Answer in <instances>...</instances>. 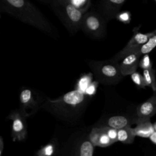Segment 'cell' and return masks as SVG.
Here are the masks:
<instances>
[{
    "label": "cell",
    "mask_w": 156,
    "mask_h": 156,
    "mask_svg": "<svg viewBox=\"0 0 156 156\" xmlns=\"http://www.w3.org/2000/svg\"><path fill=\"white\" fill-rule=\"evenodd\" d=\"M92 79L93 75L91 73H88L82 75L77 80L76 90H77L85 94L86 89L92 82Z\"/></svg>",
    "instance_id": "e0dca14e"
},
{
    "label": "cell",
    "mask_w": 156,
    "mask_h": 156,
    "mask_svg": "<svg viewBox=\"0 0 156 156\" xmlns=\"http://www.w3.org/2000/svg\"><path fill=\"white\" fill-rule=\"evenodd\" d=\"M1 9L23 23L43 32L49 33L51 31V25L44 15L28 1L4 0L1 2Z\"/></svg>",
    "instance_id": "6da1fadb"
},
{
    "label": "cell",
    "mask_w": 156,
    "mask_h": 156,
    "mask_svg": "<svg viewBox=\"0 0 156 156\" xmlns=\"http://www.w3.org/2000/svg\"><path fill=\"white\" fill-rule=\"evenodd\" d=\"M81 28L86 34L99 37L104 34V21L100 15L90 12L85 15Z\"/></svg>",
    "instance_id": "277c9868"
},
{
    "label": "cell",
    "mask_w": 156,
    "mask_h": 156,
    "mask_svg": "<svg viewBox=\"0 0 156 156\" xmlns=\"http://www.w3.org/2000/svg\"><path fill=\"white\" fill-rule=\"evenodd\" d=\"M116 19L125 24H129L131 20V14L129 12L125 11L118 13L116 16Z\"/></svg>",
    "instance_id": "cb8c5ba5"
},
{
    "label": "cell",
    "mask_w": 156,
    "mask_h": 156,
    "mask_svg": "<svg viewBox=\"0 0 156 156\" xmlns=\"http://www.w3.org/2000/svg\"><path fill=\"white\" fill-rule=\"evenodd\" d=\"M136 135L133 129L130 126L126 127L118 130V141L124 144H131L133 142Z\"/></svg>",
    "instance_id": "5bb4252c"
},
{
    "label": "cell",
    "mask_w": 156,
    "mask_h": 156,
    "mask_svg": "<svg viewBox=\"0 0 156 156\" xmlns=\"http://www.w3.org/2000/svg\"><path fill=\"white\" fill-rule=\"evenodd\" d=\"M155 2H156V0H155Z\"/></svg>",
    "instance_id": "f1b7e54d"
},
{
    "label": "cell",
    "mask_w": 156,
    "mask_h": 156,
    "mask_svg": "<svg viewBox=\"0 0 156 156\" xmlns=\"http://www.w3.org/2000/svg\"><path fill=\"white\" fill-rule=\"evenodd\" d=\"M85 98V94L75 89L56 99H49L48 101L54 107H58L57 108L69 112L78 109V107L83 104Z\"/></svg>",
    "instance_id": "3957f363"
},
{
    "label": "cell",
    "mask_w": 156,
    "mask_h": 156,
    "mask_svg": "<svg viewBox=\"0 0 156 156\" xmlns=\"http://www.w3.org/2000/svg\"><path fill=\"white\" fill-rule=\"evenodd\" d=\"M100 74L105 79L110 80L119 79L122 76L118 68V65H114L113 64L105 63L103 64L100 67Z\"/></svg>",
    "instance_id": "7c38bea8"
},
{
    "label": "cell",
    "mask_w": 156,
    "mask_h": 156,
    "mask_svg": "<svg viewBox=\"0 0 156 156\" xmlns=\"http://www.w3.org/2000/svg\"><path fill=\"white\" fill-rule=\"evenodd\" d=\"M89 138L94 146L107 147L113 144L107 135L106 127L93 128L90 133Z\"/></svg>",
    "instance_id": "30bf717a"
},
{
    "label": "cell",
    "mask_w": 156,
    "mask_h": 156,
    "mask_svg": "<svg viewBox=\"0 0 156 156\" xmlns=\"http://www.w3.org/2000/svg\"><path fill=\"white\" fill-rule=\"evenodd\" d=\"M156 113V91L151 97L140 104L136 108V121L150 120V118Z\"/></svg>",
    "instance_id": "52a82bcc"
},
{
    "label": "cell",
    "mask_w": 156,
    "mask_h": 156,
    "mask_svg": "<svg viewBox=\"0 0 156 156\" xmlns=\"http://www.w3.org/2000/svg\"><path fill=\"white\" fill-rule=\"evenodd\" d=\"M143 76L144 79L146 87H151L153 91H156V80L155 70L152 68L144 69L143 72Z\"/></svg>",
    "instance_id": "2e32d148"
},
{
    "label": "cell",
    "mask_w": 156,
    "mask_h": 156,
    "mask_svg": "<svg viewBox=\"0 0 156 156\" xmlns=\"http://www.w3.org/2000/svg\"><path fill=\"white\" fill-rule=\"evenodd\" d=\"M108 127L116 130L130 126V120L124 116H113L110 117L107 121Z\"/></svg>",
    "instance_id": "9a60e30c"
},
{
    "label": "cell",
    "mask_w": 156,
    "mask_h": 156,
    "mask_svg": "<svg viewBox=\"0 0 156 156\" xmlns=\"http://www.w3.org/2000/svg\"><path fill=\"white\" fill-rule=\"evenodd\" d=\"M54 147L52 144H48L43 147L38 152V156H51L53 154Z\"/></svg>",
    "instance_id": "603a6c76"
},
{
    "label": "cell",
    "mask_w": 156,
    "mask_h": 156,
    "mask_svg": "<svg viewBox=\"0 0 156 156\" xmlns=\"http://www.w3.org/2000/svg\"><path fill=\"white\" fill-rule=\"evenodd\" d=\"M20 111L25 117L28 116L34 113L37 108V102L35 99L33 92L28 88L23 89L19 96Z\"/></svg>",
    "instance_id": "ba28073f"
},
{
    "label": "cell",
    "mask_w": 156,
    "mask_h": 156,
    "mask_svg": "<svg viewBox=\"0 0 156 156\" xmlns=\"http://www.w3.org/2000/svg\"><path fill=\"white\" fill-rule=\"evenodd\" d=\"M155 47H156V30H155V34L147 40V41L145 44L142 45L139 49H136L135 51H137L141 55V54L146 55L149 54Z\"/></svg>",
    "instance_id": "ac0fdd59"
},
{
    "label": "cell",
    "mask_w": 156,
    "mask_h": 156,
    "mask_svg": "<svg viewBox=\"0 0 156 156\" xmlns=\"http://www.w3.org/2000/svg\"><path fill=\"white\" fill-rule=\"evenodd\" d=\"M106 130L108 136L113 143L118 141V130L107 126Z\"/></svg>",
    "instance_id": "d4e9b609"
},
{
    "label": "cell",
    "mask_w": 156,
    "mask_h": 156,
    "mask_svg": "<svg viewBox=\"0 0 156 156\" xmlns=\"http://www.w3.org/2000/svg\"><path fill=\"white\" fill-rule=\"evenodd\" d=\"M140 56L141 54L139 52L135 51L122 58L121 62L118 65L122 76L131 75L132 73L136 72V68L139 66Z\"/></svg>",
    "instance_id": "9c48e42d"
},
{
    "label": "cell",
    "mask_w": 156,
    "mask_h": 156,
    "mask_svg": "<svg viewBox=\"0 0 156 156\" xmlns=\"http://www.w3.org/2000/svg\"><path fill=\"white\" fill-rule=\"evenodd\" d=\"M149 139L151 140V141L156 145V131H155L149 137Z\"/></svg>",
    "instance_id": "4316f807"
},
{
    "label": "cell",
    "mask_w": 156,
    "mask_h": 156,
    "mask_svg": "<svg viewBox=\"0 0 156 156\" xmlns=\"http://www.w3.org/2000/svg\"><path fill=\"white\" fill-rule=\"evenodd\" d=\"M53 9L63 23L72 32L80 29L85 13L72 5L68 0L52 1Z\"/></svg>",
    "instance_id": "7a4b0ae2"
},
{
    "label": "cell",
    "mask_w": 156,
    "mask_h": 156,
    "mask_svg": "<svg viewBox=\"0 0 156 156\" xmlns=\"http://www.w3.org/2000/svg\"><path fill=\"white\" fill-rule=\"evenodd\" d=\"M154 129H155V131H156V122L154 124Z\"/></svg>",
    "instance_id": "83f0119b"
},
{
    "label": "cell",
    "mask_w": 156,
    "mask_h": 156,
    "mask_svg": "<svg viewBox=\"0 0 156 156\" xmlns=\"http://www.w3.org/2000/svg\"><path fill=\"white\" fill-rule=\"evenodd\" d=\"M98 86V82L96 81H93L92 82L89 86L87 87V88L85 90V95H88V96H93L94 95L97 90V88Z\"/></svg>",
    "instance_id": "484cf974"
},
{
    "label": "cell",
    "mask_w": 156,
    "mask_h": 156,
    "mask_svg": "<svg viewBox=\"0 0 156 156\" xmlns=\"http://www.w3.org/2000/svg\"><path fill=\"white\" fill-rule=\"evenodd\" d=\"M125 2L126 0H108L102 2V13L108 20L116 17Z\"/></svg>",
    "instance_id": "8fae6325"
},
{
    "label": "cell",
    "mask_w": 156,
    "mask_h": 156,
    "mask_svg": "<svg viewBox=\"0 0 156 156\" xmlns=\"http://www.w3.org/2000/svg\"><path fill=\"white\" fill-rule=\"evenodd\" d=\"M68 2L74 7L85 13L91 5L90 0H68Z\"/></svg>",
    "instance_id": "ffe728a7"
},
{
    "label": "cell",
    "mask_w": 156,
    "mask_h": 156,
    "mask_svg": "<svg viewBox=\"0 0 156 156\" xmlns=\"http://www.w3.org/2000/svg\"><path fill=\"white\" fill-rule=\"evenodd\" d=\"M130 76H131V79L132 81L134 82L135 85H136L140 88H145L146 86L144 79L143 76H141L139 73L136 71L132 73Z\"/></svg>",
    "instance_id": "44dd1931"
},
{
    "label": "cell",
    "mask_w": 156,
    "mask_h": 156,
    "mask_svg": "<svg viewBox=\"0 0 156 156\" xmlns=\"http://www.w3.org/2000/svg\"><path fill=\"white\" fill-rule=\"evenodd\" d=\"M136 126L133 129L134 133L136 136L143 138H149L155 132L154 125L150 120L137 122Z\"/></svg>",
    "instance_id": "4fadbf2b"
},
{
    "label": "cell",
    "mask_w": 156,
    "mask_h": 156,
    "mask_svg": "<svg viewBox=\"0 0 156 156\" xmlns=\"http://www.w3.org/2000/svg\"><path fill=\"white\" fill-rule=\"evenodd\" d=\"M9 118L13 121L12 135L13 140L24 139L26 135V124L24 115L21 111H14L9 116Z\"/></svg>",
    "instance_id": "8992f818"
},
{
    "label": "cell",
    "mask_w": 156,
    "mask_h": 156,
    "mask_svg": "<svg viewBox=\"0 0 156 156\" xmlns=\"http://www.w3.org/2000/svg\"><path fill=\"white\" fill-rule=\"evenodd\" d=\"M154 34L155 30L147 34H143L136 31L126 46L113 57V60L116 61L121 58L122 59L126 55L133 52L145 44Z\"/></svg>",
    "instance_id": "5b68a950"
},
{
    "label": "cell",
    "mask_w": 156,
    "mask_h": 156,
    "mask_svg": "<svg viewBox=\"0 0 156 156\" xmlns=\"http://www.w3.org/2000/svg\"><path fill=\"white\" fill-rule=\"evenodd\" d=\"M94 145L90 141H83L79 149V156H93Z\"/></svg>",
    "instance_id": "d6986e66"
},
{
    "label": "cell",
    "mask_w": 156,
    "mask_h": 156,
    "mask_svg": "<svg viewBox=\"0 0 156 156\" xmlns=\"http://www.w3.org/2000/svg\"><path fill=\"white\" fill-rule=\"evenodd\" d=\"M139 66L141 68L143 69V70L152 68V64L148 54H146L143 56L142 59L140 61Z\"/></svg>",
    "instance_id": "7402d4cb"
}]
</instances>
